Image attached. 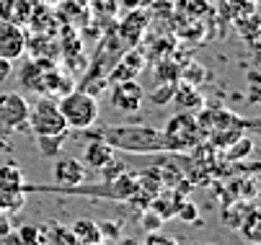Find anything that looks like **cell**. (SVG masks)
I'll return each mask as SVG.
<instances>
[{
	"mask_svg": "<svg viewBox=\"0 0 261 245\" xmlns=\"http://www.w3.org/2000/svg\"><path fill=\"white\" fill-rule=\"evenodd\" d=\"M119 245H140V242H137L135 237H122V242H119Z\"/></svg>",
	"mask_w": 261,
	"mask_h": 245,
	"instance_id": "1f68e13d",
	"label": "cell"
},
{
	"mask_svg": "<svg viewBox=\"0 0 261 245\" xmlns=\"http://www.w3.org/2000/svg\"><path fill=\"white\" fill-rule=\"evenodd\" d=\"M96 137L122 152H176L168 134L153 127H103Z\"/></svg>",
	"mask_w": 261,
	"mask_h": 245,
	"instance_id": "6da1fadb",
	"label": "cell"
},
{
	"mask_svg": "<svg viewBox=\"0 0 261 245\" xmlns=\"http://www.w3.org/2000/svg\"><path fill=\"white\" fill-rule=\"evenodd\" d=\"M163 132L168 134V139L173 142L176 152L192 150L194 145H199V137H202V127L197 124V116L192 111H184V114H176L173 119H168Z\"/></svg>",
	"mask_w": 261,
	"mask_h": 245,
	"instance_id": "277c9868",
	"label": "cell"
},
{
	"mask_svg": "<svg viewBox=\"0 0 261 245\" xmlns=\"http://www.w3.org/2000/svg\"><path fill=\"white\" fill-rule=\"evenodd\" d=\"M140 245H178L173 237H166V235H161V232H147V237H145V242H140Z\"/></svg>",
	"mask_w": 261,
	"mask_h": 245,
	"instance_id": "83f0119b",
	"label": "cell"
},
{
	"mask_svg": "<svg viewBox=\"0 0 261 245\" xmlns=\"http://www.w3.org/2000/svg\"><path fill=\"white\" fill-rule=\"evenodd\" d=\"M251 152H253V139L246 137V134H241L238 139H233L230 147H228V158H230V160H243V158H248Z\"/></svg>",
	"mask_w": 261,
	"mask_h": 245,
	"instance_id": "d6986e66",
	"label": "cell"
},
{
	"mask_svg": "<svg viewBox=\"0 0 261 245\" xmlns=\"http://www.w3.org/2000/svg\"><path fill=\"white\" fill-rule=\"evenodd\" d=\"M31 0H0V18L3 21H13L18 26H23L31 18Z\"/></svg>",
	"mask_w": 261,
	"mask_h": 245,
	"instance_id": "30bf717a",
	"label": "cell"
},
{
	"mask_svg": "<svg viewBox=\"0 0 261 245\" xmlns=\"http://www.w3.org/2000/svg\"><path fill=\"white\" fill-rule=\"evenodd\" d=\"M42 245H81L67 225H52L47 230V237H42Z\"/></svg>",
	"mask_w": 261,
	"mask_h": 245,
	"instance_id": "9a60e30c",
	"label": "cell"
},
{
	"mask_svg": "<svg viewBox=\"0 0 261 245\" xmlns=\"http://www.w3.org/2000/svg\"><path fill=\"white\" fill-rule=\"evenodd\" d=\"M11 73H13V62H8V59L0 57V83H6V80L11 78Z\"/></svg>",
	"mask_w": 261,
	"mask_h": 245,
	"instance_id": "f1b7e54d",
	"label": "cell"
},
{
	"mask_svg": "<svg viewBox=\"0 0 261 245\" xmlns=\"http://www.w3.org/2000/svg\"><path fill=\"white\" fill-rule=\"evenodd\" d=\"M26 204V194L23 191H0V212L3 215H11V212H18Z\"/></svg>",
	"mask_w": 261,
	"mask_h": 245,
	"instance_id": "ac0fdd59",
	"label": "cell"
},
{
	"mask_svg": "<svg viewBox=\"0 0 261 245\" xmlns=\"http://www.w3.org/2000/svg\"><path fill=\"white\" fill-rule=\"evenodd\" d=\"M0 129H29V101L16 93H0Z\"/></svg>",
	"mask_w": 261,
	"mask_h": 245,
	"instance_id": "5b68a950",
	"label": "cell"
},
{
	"mask_svg": "<svg viewBox=\"0 0 261 245\" xmlns=\"http://www.w3.org/2000/svg\"><path fill=\"white\" fill-rule=\"evenodd\" d=\"M178 65H173V62H161L158 67H155V80L158 83H176L178 80Z\"/></svg>",
	"mask_w": 261,
	"mask_h": 245,
	"instance_id": "cb8c5ba5",
	"label": "cell"
},
{
	"mask_svg": "<svg viewBox=\"0 0 261 245\" xmlns=\"http://www.w3.org/2000/svg\"><path fill=\"white\" fill-rule=\"evenodd\" d=\"M23 170L13 163H3L0 165V191H23Z\"/></svg>",
	"mask_w": 261,
	"mask_h": 245,
	"instance_id": "5bb4252c",
	"label": "cell"
},
{
	"mask_svg": "<svg viewBox=\"0 0 261 245\" xmlns=\"http://www.w3.org/2000/svg\"><path fill=\"white\" fill-rule=\"evenodd\" d=\"M140 222H142V230H145V232H161V227H163V220H161V215H155L153 209H145Z\"/></svg>",
	"mask_w": 261,
	"mask_h": 245,
	"instance_id": "d4e9b609",
	"label": "cell"
},
{
	"mask_svg": "<svg viewBox=\"0 0 261 245\" xmlns=\"http://www.w3.org/2000/svg\"><path fill=\"white\" fill-rule=\"evenodd\" d=\"M204 78H207V70H204L202 65H189V67L178 70V80H181V83H186V85L199 88V83H202Z\"/></svg>",
	"mask_w": 261,
	"mask_h": 245,
	"instance_id": "ffe728a7",
	"label": "cell"
},
{
	"mask_svg": "<svg viewBox=\"0 0 261 245\" xmlns=\"http://www.w3.org/2000/svg\"><path fill=\"white\" fill-rule=\"evenodd\" d=\"M26 49H29V39H26L23 26L0 18V57L16 62L26 54Z\"/></svg>",
	"mask_w": 261,
	"mask_h": 245,
	"instance_id": "8992f818",
	"label": "cell"
},
{
	"mask_svg": "<svg viewBox=\"0 0 261 245\" xmlns=\"http://www.w3.org/2000/svg\"><path fill=\"white\" fill-rule=\"evenodd\" d=\"M70 230H72V235L78 237L81 245H101V242H103L101 230H98V222H93V220H88V217L75 220V222L70 225Z\"/></svg>",
	"mask_w": 261,
	"mask_h": 245,
	"instance_id": "4fadbf2b",
	"label": "cell"
},
{
	"mask_svg": "<svg viewBox=\"0 0 261 245\" xmlns=\"http://www.w3.org/2000/svg\"><path fill=\"white\" fill-rule=\"evenodd\" d=\"M117 3H119V6H124V8H129V11H132V8H142V6H145V3H147V0H117Z\"/></svg>",
	"mask_w": 261,
	"mask_h": 245,
	"instance_id": "4dcf8cb0",
	"label": "cell"
},
{
	"mask_svg": "<svg viewBox=\"0 0 261 245\" xmlns=\"http://www.w3.org/2000/svg\"><path fill=\"white\" fill-rule=\"evenodd\" d=\"M251 245H256V242H251Z\"/></svg>",
	"mask_w": 261,
	"mask_h": 245,
	"instance_id": "836d02e7",
	"label": "cell"
},
{
	"mask_svg": "<svg viewBox=\"0 0 261 245\" xmlns=\"http://www.w3.org/2000/svg\"><path fill=\"white\" fill-rule=\"evenodd\" d=\"M147 28V13L142 8H132V13L119 23V31H122V39H127L129 44H135Z\"/></svg>",
	"mask_w": 261,
	"mask_h": 245,
	"instance_id": "8fae6325",
	"label": "cell"
},
{
	"mask_svg": "<svg viewBox=\"0 0 261 245\" xmlns=\"http://www.w3.org/2000/svg\"><path fill=\"white\" fill-rule=\"evenodd\" d=\"M114 158H117V150L111 147V145H106L103 139H98V137L93 139V142H88L86 150H83V163L91 165V168H96V170H101L103 165H109Z\"/></svg>",
	"mask_w": 261,
	"mask_h": 245,
	"instance_id": "9c48e42d",
	"label": "cell"
},
{
	"mask_svg": "<svg viewBox=\"0 0 261 245\" xmlns=\"http://www.w3.org/2000/svg\"><path fill=\"white\" fill-rule=\"evenodd\" d=\"M241 235L251 242H258L261 240V215H258V209H251V212L246 217H241V225H238Z\"/></svg>",
	"mask_w": 261,
	"mask_h": 245,
	"instance_id": "2e32d148",
	"label": "cell"
},
{
	"mask_svg": "<svg viewBox=\"0 0 261 245\" xmlns=\"http://www.w3.org/2000/svg\"><path fill=\"white\" fill-rule=\"evenodd\" d=\"M98 230H101V237H103V240H117V237H122V222H114V220L98 222Z\"/></svg>",
	"mask_w": 261,
	"mask_h": 245,
	"instance_id": "4316f807",
	"label": "cell"
},
{
	"mask_svg": "<svg viewBox=\"0 0 261 245\" xmlns=\"http://www.w3.org/2000/svg\"><path fill=\"white\" fill-rule=\"evenodd\" d=\"M173 88H176V83H158V88L153 93H147V98L155 106H166L168 101H173Z\"/></svg>",
	"mask_w": 261,
	"mask_h": 245,
	"instance_id": "7402d4cb",
	"label": "cell"
},
{
	"mask_svg": "<svg viewBox=\"0 0 261 245\" xmlns=\"http://www.w3.org/2000/svg\"><path fill=\"white\" fill-rule=\"evenodd\" d=\"M176 217L184 220V222H189V225H202V220H199V209H197V204L189 201V199H184V201H181V206L176 209Z\"/></svg>",
	"mask_w": 261,
	"mask_h": 245,
	"instance_id": "44dd1931",
	"label": "cell"
},
{
	"mask_svg": "<svg viewBox=\"0 0 261 245\" xmlns=\"http://www.w3.org/2000/svg\"><path fill=\"white\" fill-rule=\"evenodd\" d=\"M173 101H176V106L181 111H199L204 106L202 93L194 85H186V83H181V85L173 88Z\"/></svg>",
	"mask_w": 261,
	"mask_h": 245,
	"instance_id": "7c38bea8",
	"label": "cell"
},
{
	"mask_svg": "<svg viewBox=\"0 0 261 245\" xmlns=\"http://www.w3.org/2000/svg\"><path fill=\"white\" fill-rule=\"evenodd\" d=\"M65 139H67V132H65V134H49V137H36V145H39L42 158H55V155H60Z\"/></svg>",
	"mask_w": 261,
	"mask_h": 245,
	"instance_id": "e0dca14e",
	"label": "cell"
},
{
	"mask_svg": "<svg viewBox=\"0 0 261 245\" xmlns=\"http://www.w3.org/2000/svg\"><path fill=\"white\" fill-rule=\"evenodd\" d=\"M52 181L55 186H44V189H72L86 181V165L78 158H57L52 165Z\"/></svg>",
	"mask_w": 261,
	"mask_h": 245,
	"instance_id": "52a82bcc",
	"label": "cell"
},
{
	"mask_svg": "<svg viewBox=\"0 0 261 245\" xmlns=\"http://www.w3.org/2000/svg\"><path fill=\"white\" fill-rule=\"evenodd\" d=\"M109 98H111V106L119 109L122 114H137L140 106H142L145 93H142V88L137 85V80L132 78V80H119L114 88H111Z\"/></svg>",
	"mask_w": 261,
	"mask_h": 245,
	"instance_id": "ba28073f",
	"label": "cell"
},
{
	"mask_svg": "<svg viewBox=\"0 0 261 245\" xmlns=\"http://www.w3.org/2000/svg\"><path fill=\"white\" fill-rule=\"evenodd\" d=\"M0 245H21V237H18V232H13V230L3 232V235H0Z\"/></svg>",
	"mask_w": 261,
	"mask_h": 245,
	"instance_id": "f546056e",
	"label": "cell"
},
{
	"mask_svg": "<svg viewBox=\"0 0 261 245\" xmlns=\"http://www.w3.org/2000/svg\"><path fill=\"white\" fill-rule=\"evenodd\" d=\"M16 232H18V237H21V245H39L42 237H44L42 227H36V225H21Z\"/></svg>",
	"mask_w": 261,
	"mask_h": 245,
	"instance_id": "603a6c76",
	"label": "cell"
},
{
	"mask_svg": "<svg viewBox=\"0 0 261 245\" xmlns=\"http://www.w3.org/2000/svg\"><path fill=\"white\" fill-rule=\"evenodd\" d=\"M60 114L65 116L67 129H88L98 119V98L86 93L83 88H72L67 90L60 101Z\"/></svg>",
	"mask_w": 261,
	"mask_h": 245,
	"instance_id": "7a4b0ae2",
	"label": "cell"
},
{
	"mask_svg": "<svg viewBox=\"0 0 261 245\" xmlns=\"http://www.w3.org/2000/svg\"><path fill=\"white\" fill-rule=\"evenodd\" d=\"M29 132L34 137H49V134H65L67 124L60 114L57 101L49 96H42L39 101L29 106Z\"/></svg>",
	"mask_w": 261,
	"mask_h": 245,
	"instance_id": "3957f363",
	"label": "cell"
},
{
	"mask_svg": "<svg viewBox=\"0 0 261 245\" xmlns=\"http://www.w3.org/2000/svg\"><path fill=\"white\" fill-rule=\"evenodd\" d=\"M39 245H42V242H39Z\"/></svg>",
	"mask_w": 261,
	"mask_h": 245,
	"instance_id": "e575fe53",
	"label": "cell"
},
{
	"mask_svg": "<svg viewBox=\"0 0 261 245\" xmlns=\"http://www.w3.org/2000/svg\"><path fill=\"white\" fill-rule=\"evenodd\" d=\"M124 170H127V165H124V163H119V160L114 158L109 165H103V168H101V181H114V178H119V176H122Z\"/></svg>",
	"mask_w": 261,
	"mask_h": 245,
	"instance_id": "484cf974",
	"label": "cell"
},
{
	"mask_svg": "<svg viewBox=\"0 0 261 245\" xmlns=\"http://www.w3.org/2000/svg\"><path fill=\"white\" fill-rule=\"evenodd\" d=\"M204 245H215V242H204Z\"/></svg>",
	"mask_w": 261,
	"mask_h": 245,
	"instance_id": "d6a6232c",
	"label": "cell"
}]
</instances>
